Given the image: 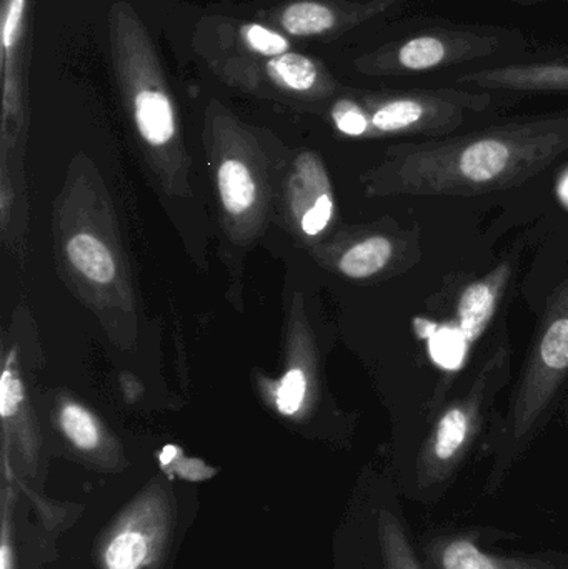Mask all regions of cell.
<instances>
[{
	"label": "cell",
	"instance_id": "cell-1",
	"mask_svg": "<svg viewBox=\"0 0 568 569\" xmlns=\"http://www.w3.org/2000/svg\"><path fill=\"white\" fill-rule=\"evenodd\" d=\"M568 152V119L497 127L400 147L379 177L382 192L469 197L516 189Z\"/></svg>",
	"mask_w": 568,
	"mask_h": 569
},
{
	"label": "cell",
	"instance_id": "cell-2",
	"mask_svg": "<svg viewBox=\"0 0 568 569\" xmlns=\"http://www.w3.org/2000/svg\"><path fill=\"white\" fill-rule=\"evenodd\" d=\"M567 383L568 273L547 298L526 363L500 421L494 481H499L522 457L564 398Z\"/></svg>",
	"mask_w": 568,
	"mask_h": 569
},
{
	"label": "cell",
	"instance_id": "cell-3",
	"mask_svg": "<svg viewBox=\"0 0 568 569\" xmlns=\"http://www.w3.org/2000/svg\"><path fill=\"white\" fill-rule=\"evenodd\" d=\"M512 381V343L506 323L467 378L466 388L437 410L432 428L417 457L420 490L446 483L469 457L482 435L497 398Z\"/></svg>",
	"mask_w": 568,
	"mask_h": 569
},
{
	"label": "cell",
	"instance_id": "cell-4",
	"mask_svg": "<svg viewBox=\"0 0 568 569\" xmlns=\"http://www.w3.org/2000/svg\"><path fill=\"white\" fill-rule=\"evenodd\" d=\"M176 500L162 485L130 501L103 535L100 569H160L176 530Z\"/></svg>",
	"mask_w": 568,
	"mask_h": 569
},
{
	"label": "cell",
	"instance_id": "cell-5",
	"mask_svg": "<svg viewBox=\"0 0 568 569\" xmlns=\"http://www.w3.org/2000/svg\"><path fill=\"white\" fill-rule=\"evenodd\" d=\"M460 106L450 100L399 97L377 107L370 127L380 133H442L457 126Z\"/></svg>",
	"mask_w": 568,
	"mask_h": 569
},
{
	"label": "cell",
	"instance_id": "cell-6",
	"mask_svg": "<svg viewBox=\"0 0 568 569\" xmlns=\"http://www.w3.org/2000/svg\"><path fill=\"white\" fill-rule=\"evenodd\" d=\"M516 270L514 259L504 260L492 272L467 284L457 298L454 320H456L457 333L464 338V351H469L477 338H480L486 328L492 323L507 287L516 276Z\"/></svg>",
	"mask_w": 568,
	"mask_h": 569
},
{
	"label": "cell",
	"instance_id": "cell-7",
	"mask_svg": "<svg viewBox=\"0 0 568 569\" xmlns=\"http://www.w3.org/2000/svg\"><path fill=\"white\" fill-rule=\"evenodd\" d=\"M429 569H556L536 558L502 557L484 551L470 535H447L426 547Z\"/></svg>",
	"mask_w": 568,
	"mask_h": 569
},
{
	"label": "cell",
	"instance_id": "cell-8",
	"mask_svg": "<svg viewBox=\"0 0 568 569\" xmlns=\"http://www.w3.org/2000/svg\"><path fill=\"white\" fill-rule=\"evenodd\" d=\"M407 253L420 257L417 230L410 236L406 232H399L397 236L373 233L347 249L340 259L339 269L349 279H370L386 272L397 259H403Z\"/></svg>",
	"mask_w": 568,
	"mask_h": 569
},
{
	"label": "cell",
	"instance_id": "cell-9",
	"mask_svg": "<svg viewBox=\"0 0 568 569\" xmlns=\"http://www.w3.org/2000/svg\"><path fill=\"white\" fill-rule=\"evenodd\" d=\"M136 120L143 139L152 146H163L176 133L172 107L162 92L143 90L137 96Z\"/></svg>",
	"mask_w": 568,
	"mask_h": 569
},
{
	"label": "cell",
	"instance_id": "cell-10",
	"mask_svg": "<svg viewBox=\"0 0 568 569\" xmlns=\"http://www.w3.org/2000/svg\"><path fill=\"white\" fill-rule=\"evenodd\" d=\"M70 262L87 279L97 283H110L116 277L112 256L102 242L89 233H79L67 246Z\"/></svg>",
	"mask_w": 568,
	"mask_h": 569
},
{
	"label": "cell",
	"instance_id": "cell-11",
	"mask_svg": "<svg viewBox=\"0 0 568 569\" xmlns=\"http://www.w3.org/2000/svg\"><path fill=\"white\" fill-rule=\"evenodd\" d=\"M379 543L386 569H423L399 518L389 510L379 513Z\"/></svg>",
	"mask_w": 568,
	"mask_h": 569
},
{
	"label": "cell",
	"instance_id": "cell-12",
	"mask_svg": "<svg viewBox=\"0 0 568 569\" xmlns=\"http://www.w3.org/2000/svg\"><path fill=\"white\" fill-rule=\"evenodd\" d=\"M219 190L223 207L232 216L247 212L256 202V183L239 160H227L219 169Z\"/></svg>",
	"mask_w": 568,
	"mask_h": 569
},
{
	"label": "cell",
	"instance_id": "cell-13",
	"mask_svg": "<svg viewBox=\"0 0 568 569\" xmlns=\"http://www.w3.org/2000/svg\"><path fill=\"white\" fill-rule=\"evenodd\" d=\"M267 70L277 83L297 92L312 89L317 80V69L312 60L300 53L286 52L273 57L267 63Z\"/></svg>",
	"mask_w": 568,
	"mask_h": 569
},
{
	"label": "cell",
	"instance_id": "cell-14",
	"mask_svg": "<svg viewBox=\"0 0 568 569\" xmlns=\"http://www.w3.org/2000/svg\"><path fill=\"white\" fill-rule=\"evenodd\" d=\"M336 22L332 10L322 3L297 2L283 12L282 26L292 36L326 32Z\"/></svg>",
	"mask_w": 568,
	"mask_h": 569
},
{
	"label": "cell",
	"instance_id": "cell-15",
	"mask_svg": "<svg viewBox=\"0 0 568 569\" xmlns=\"http://www.w3.org/2000/svg\"><path fill=\"white\" fill-rule=\"evenodd\" d=\"M60 427L73 447L82 451H93L100 445V430L97 421L86 408L66 405L60 411Z\"/></svg>",
	"mask_w": 568,
	"mask_h": 569
},
{
	"label": "cell",
	"instance_id": "cell-16",
	"mask_svg": "<svg viewBox=\"0 0 568 569\" xmlns=\"http://www.w3.org/2000/svg\"><path fill=\"white\" fill-rule=\"evenodd\" d=\"M489 82L520 89H568L567 69H532L520 72L494 73Z\"/></svg>",
	"mask_w": 568,
	"mask_h": 569
},
{
	"label": "cell",
	"instance_id": "cell-17",
	"mask_svg": "<svg viewBox=\"0 0 568 569\" xmlns=\"http://www.w3.org/2000/svg\"><path fill=\"white\" fill-rule=\"evenodd\" d=\"M446 43L437 37H417L400 49L399 60L406 69L426 70L446 59Z\"/></svg>",
	"mask_w": 568,
	"mask_h": 569
},
{
	"label": "cell",
	"instance_id": "cell-18",
	"mask_svg": "<svg viewBox=\"0 0 568 569\" xmlns=\"http://www.w3.org/2000/svg\"><path fill=\"white\" fill-rule=\"evenodd\" d=\"M306 397V375L299 368L287 371L277 391V408L280 413L292 417L300 410Z\"/></svg>",
	"mask_w": 568,
	"mask_h": 569
},
{
	"label": "cell",
	"instance_id": "cell-19",
	"mask_svg": "<svg viewBox=\"0 0 568 569\" xmlns=\"http://www.w3.org/2000/svg\"><path fill=\"white\" fill-rule=\"evenodd\" d=\"M243 39H246L247 46L260 56L279 57L289 49V42L282 36L266 29V27L257 26V23L243 29Z\"/></svg>",
	"mask_w": 568,
	"mask_h": 569
},
{
	"label": "cell",
	"instance_id": "cell-20",
	"mask_svg": "<svg viewBox=\"0 0 568 569\" xmlns=\"http://www.w3.org/2000/svg\"><path fill=\"white\" fill-rule=\"evenodd\" d=\"M337 129L350 137H360L369 130L370 120L357 103L340 100L332 112Z\"/></svg>",
	"mask_w": 568,
	"mask_h": 569
},
{
	"label": "cell",
	"instance_id": "cell-21",
	"mask_svg": "<svg viewBox=\"0 0 568 569\" xmlns=\"http://www.w3.org/2000/svg\"><path fill=\"white\" fill-rule=\"evenodd\" d=\"M12 493H6L2 500V531H0V569H16V550H13V527L10 520Z\"/></svg>",
	"mask_w": 568,
	"mask_h": 569
},
{
	"label": "cell",
	"instance_id": "cell-22",
	"mask_svg": "<svg viewBox=\"0 0 568 569\" xmlns=\"http://www.w3.org/2000/svg\"><path fill=\"white\" fill-rule=\"evenodd\" d=\"M333 203L329 196H320L312 209L306 213L302 220V229L307 236H317L329 226L332 217Z\"/></svg>",
	"mask_w": 568,
	"mask_h": 569
},
{
	"label": "cell",
	"instance_id": "cell-23",
	"mask_svg": "<svg viewBox=\"0 0 568 569\" xmlns=\"http://www.w3.org/2000/svg\"><path fill=\"white\" fill-rule=\"evenodd\" d=\"M22 401V387L16 375L7 368L0 380V411L3 418L12 417L19 410V403Z\"/></svg>",
	"mask_w": 568,
	"mask_h": 569
},
{
	"label": "cell",
	"instance_id": "cell-24",
	"mask_svg": "<svg viewBox=\"0 0 568 569\" xmlns=\"http://www.w3.org/2000/svg\"><path fill=\"white\" fill-rule=\"evenodd\" d=\"M173 465H176V475H179L182 480L202 481L209 480L212 475H216V470L206 467V463H202V461L187 460L182 461V463H177L176 461Z\"/></svg>",
	"mask_w": 568,
	"mask_h": 569
},
{
	"label": "cell",
	"instance_id": "cell-25",
	"mask_svg": "<svg viewBox=\"0 0 568 569\" xmlns=\"http://www.w3.org/2000/svg\"><path fill=\"white\" fill-rule=\"evenodd\" d=\"M23 0H10L9 10H7L6 26H3V46L9 49L16 40L17 29H19L20 19H22Z\"/></svg>",
	"mask_w": 568,
	"mask_h": 569
},
{
	"label": "cell",
	"instance_id": "cell-26",
	"mask_svg": "<svg viewBox=\"0 0 568 569\" xmlns=\"http://www.w3.org/2000/svg\"><path fill=\"white\" fill-rule=\"evenodd\" d=\"M180 457V450L176 447H166L160 453L159 460L162 463L163 468L170 467V465L176 463L177 458Z\"/></svg>",
	"mask_w": 568,
	"mask_h": 569
},
{
	"label": "cell",
	"instance_id": "cell-27",
	"mask_svg": "<svg viewBox=\"0 0 568 569\" xmlns=\"http://www.w3.org/2000/svg\"><path fill=\"white\" fill-rule=\"evenodd\" d=\"M564 417L568 421V393L564 397Z\"/></svg>",
	"mask_w": 568,
	"mask_h": 569
}]
</instances>
